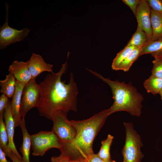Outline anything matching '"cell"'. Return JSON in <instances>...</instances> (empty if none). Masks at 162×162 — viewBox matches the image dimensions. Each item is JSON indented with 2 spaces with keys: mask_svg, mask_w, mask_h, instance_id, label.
Segmentation results:
<instances>
[{
  "mask_svg": "<svg viewBox=\"0 0 162 162\" xmlns=\"http://www.w3.org/2000/svg\"><path fill=\"white\" fill-rule=\"evenodd\" d=\"M141 0H122V2L131 9L135 16L137 8Z\"/></svg>",
  "mask_w": 162,
  "mask_h": 162,
  "instance_id": "484cf974",
  "label": "cell"
},
{
  "mask_svg": "<svg viewBox=\"0 0 162 162\" xmlns=\"http://www.w3.org/2000/svg\"><path fill=\"white\" fill-rule=\"evenodd\" d=\"M10 159L12 162H21L20 160L18 158L16 155L12 151L10 152Z\"/></svg>",
  "mask_w": 162,
  "mask_h": 162,
  "instance_id": "4dcf8cb0",
  "label": "cell"
},
{
  "mask_svg": "<svg viewBox=\"0 0 162 162\" xmlns=\"http://www.w3.org/2000/svg\"><path fill=\"white\" fill-rule=\"evenodd\" d=\"M158 58H159L160 59H161L162 60V54L158 56Z\"/></svg>",
  "mask_w": 162,
  "mask_h": 162,
  "instance_id": "836d02e7",
  "label": "cell"
},
{
  "mask_svg": "<svg viewBox=\"0 0 162 162\" xmlns=\"http://www.w3.org/2000/svg\"><path fill=\"white\" fill-rule=\"evenodd\" d=\"M41 97L40 90L36 78H32L23 89L20 106V114L25 119L27 113L32 108L38 107Z\"/></svg>",
  "mask_w": 162,
  "mask_h": 162,
  "instance_id": "52a82bcc",
  "label": "cell"
},
{
  "mask_svg": "<svg viewBox=\"0 0 162 162\" xmlns=\"http://www.w3.org/2000/svg\"><path fill=\"white\" fill-rule=\"evenodd\" d=\"M33 155L43 156L49 149L56 148L59 149L60 142L57 136L52 131H41L31 135Z\"/></svg>",
  "mask_w": 162,
  "mask_h": 162,
  "instance_id": "8992f818",
  "label": "cell"
},
{
  "mask_svg": "<svg viewBox=\"0 0 162 162\" xmlns=\"http://www.w3.org/2000/svg\"><path fill=\"white\" fill-rule=\"evenodd\" d=\"M9 101L8 98L5 94H2L0 97V115L4 114L5 108Z\"/></svg>",
  "mask_w": 162,
  "mask_h": 162,
  "instance_id": "4316f807",
  "label": "cell"
},
{
  "mask_svg": "<svg viewBox=\"0 0 162 162\" xmlns=\"http://www.w3.org/2000/svg\"><path fill=\"white\" fill-rule=\"evenodd\" d=\"M29 72L32 78H36L41 73L45 71L53 72V65L46 63L39 54L32 53L30 59L27 61Z\"/></svg>",
  "mask_w": 162,
  "mask_h": 162,
  "instance_id": "8fae6325",
  "label": "cell"
},
{
  "mask_svg": "<svg viewBox=\"0 0 162 162\" xmlns=\"http://www.w3.org/2000/svg\"><path fill=\"white\" fill-rule=\"evenodd\" d=\"M4 118V115H0V148L10 158L11 152L8 148V137Z\"/></svg>",
  "mask_w": 162,
  "mask_h": 162,
  "instance_id": "d6986e66",
  "label": "cell"
},
{
  "mask_svg": "<svg viewBox=\"0 0 162 162\" xmlns=\"http://www.w3.org/2000/svg\"><path fill=\"white\" fill-rule=\"evenodd\" d=\"M141 47L135 48L132 52L117 66L115 70H129L133 63L140 56Z\"/></svg>",
  "mask_w": 162,
  "mask_h": 162,
  "instance_id": "44dd1931",
  "label": "cell"
},
{
  "mask_svg": "<svg viewBox=\"0 0 162 162\" xmlns=\"http://www.w3.org/2000/svg\"><path fill=\"white\" fill-rule=\"evenodd\" d=\"M153 67L151 71L152 75L162 79V60L155 58L153 61Z\"/></svg>",
  "mask_w": 162,
  "mask_h": 162,
  "instance_id": "cb8c5ba5",
  "label": "cell"
},
{
  "mask_svg": "<svg viewBox=\"0 0 162 162\" xmlns=\"http://www.w3.org/2000/svg\"><path fill=\"white\" fill-rule=\"evenodd\" d=\"M4 118L6 129L8 137V148L10 152L12 151L21 161L22 157L18 152L14 141L15 123L12 113L11 102H8L4 114Z\"/></svg>",
  "mask_w": 162,
  "mask_h": 162,
  "instance_id": "30bf717a",
  "label": "cell"
},
{
  "mask_svg": "<svg viewBox=\"0 0 162 162\" xmlns=\"http://www.w3.org/2000/svg\"><path fill=\"white\" fill-rule=\"evenodd\" d=\"M7 10L6 20L4 23L0 27V49L2 50L7 46L22 40L28 35L30 30L27 28L21 30L9 26L8 20L9 6L5 3Z\"/></svg>",
  "mask_w": 162,
  "mask_h": 162,
  "instance_id": "ba28073f",
  "label": "cell"
},
{
  "mask_svg": "<svg viewBox=\"0 0 162 162\" xmlns=\"http://www.w3.org/2000/svg\"><path fill=\"white\" fill-rule=\"evenodd\" d=\"M9 73L12 74L16 80L26 85L32 79L27 62L13 61L9 66Z\"/></svg>",
  "mask_w": 162,
  "mask_h": 162,
  "instance_id": "4fadbf2b",
  "label": "cell"
},
{
  "mask_svg": "<svg viewBox=\"0 0 162 162\" xmlns=\"http://www.w3.org/2000/svg\"><path fill=\"white\" fill-rule=\"evenodd\" d=\"M108 109L103 110L89 118L81 121L69 120L76 134L71 141L60 142L61 155L70 161L86 160L94 153V140L109 116Z\"/></svg>",
  "mask_w": 162,
  "mask_h": 162,
  "instance_id": "7a4b0ae2",
  "label": "cell"
},
{
  "mask_svg": "<svg viewBox=\"0 0 162 162\" xmlns=\"http://www.w3.org/2000/svg\"><path fill=\"white\" fill-rule=\"evenodd\" d=\"M136 48L133 46H125L124 48L118 53L113 60L112 68L115 70L119 64L128 56Z\"/></svg>",
  "mask_w": 162,
  "mask_h": 162,
  "instance_id": "603a6c76",
  "label": "cell"
},
{
  "mask_svg": "<svg viewBox=\"0 0 162 162\" xmlns=\"http://www.w3.org/2000/svg\"><path fill=\"white\" fill-rule=\"evenodd\" d=\"M143 86L148 93L155 95L159 93L162 88V79L151 75L144 81Z\"/></svg>",
  "mask_w": 162,
  "mask_h": 162,
  "instance_id": "ffe728a7",
  "label": "cell"
},
{
  "mask_svg": "<svg viewBox=\"0 0 162 162\" xmlns=\"http://www.w3.org/2000/svg\"><path fill=\"white\" fill-rule=\"evenodd\" d=\"M26 85L24 83L16 80L15 91L11 101L15 128L20 126L22 119L20 114V106L22 92Z\"/></svg>",
  "mask_w": 162,
  "mask_h": 162,
  "instance_id": "7c38bea8",
  "label": "cell"
},
{
  "mask_svg": "<svg viewBox=\"0 0 162 162\" xmlns=\"http://www.w3.org/2000/svg\"><path fill=\"white\" fill-rule=\"evenodd\" d=\"M70 162H87L85 160H80L75 161H70Z\"/></svg>",
  "mask_w": 162,
  "mask_h": 162,
  "instance_id": "1f68e13d",
  "label": "cell"
},
{
  "mask_svg": "<svg viewBox=\"0 0 162 162\" xmlns=\"http://www.w3.org/2000/svg\"><path fill=\"white\" fill-rule=\"evenodd\" d=\"M114 162H116V161H114Z\"/></svg>",
  "mask_w": 162,
  "mask_h": 162,
  "instance_id": "e575fe53",
  "label": "cell"
},
{
  "mask_svg": "<svg viewBox=\"0 0 162 162\" xmlns=\"http://www.w3.org/2000/svg\"><path fill=\"white\" fill-rule=\"evenodd\" d=\"M4 152L0 148V162H9L7 159Z\"/></svg>",
  "mask_w": 162,
  "mask_h": 162,
  "instance_id": "f546056e",
  "label": "cell"
},
{
  "mask_svg": "<svg viewBox=\"0 0 162 162\" xmlns=\"http://www.w3.org/2000/svg\"><path fill=\"white\" fill-rule=\"evenodd\" d=\"M88 70L111 88L114 102L108 109L110 115L117 112L124 111L132 116L138 117L141 116L143 97L131 82L127 84L118 80L112 81L109 78H104L100 74Z\"/></svg>",
  "mask_w": 162,
  "mask_h": 162,
  "instance_id": "3957f363",
  "label": "cell"
},
{
  "mask_svg": "<svg viewBox=\"0 0 162 162\" xmlns=\"http://www.w3.org/2000/svg\"><path fill=\"white\" fill-rule=\"evenodd\" d=\"M51 161V162H70L68 158L61 155L58 156L52 157Z\"/></svg>",
  "mask_w": 162,
  "mask_h": 162,
  "instance_id": "f1b7e54d",
  "label": "cell"
},
{
  "mask_svg": "<svg viewBox=\"0 0 162 162\" xmlns=\"http://www.w3.org/2000/svg\"><path fill=\"white\" fill-rule=\"evenodd\" d=\"M86 161L87 162H114L115 161L111 159L106 160L99 157L97 154L93 153L88 156Z\"/></svg>",
  "mask_w": 162,
  "mask_h": 162,
  "instance_id": "83f0119b",
  "label": "cell"
},
{
  "mask_svg": "<svg viewBox=\"0 0 162 162\" xmlns=\"http://www.w3.org/2000/svg\"><path fill=\"white\" fill-rule=\"evenodd\" d=\"M16 80L11 73L6 76L3 80H0V92L6 95L8 98H12L16 89Z\"/></svg>",
  "mask_w": 162,
  "mask_h": 162,
  "instance_id": "e0dca14e",
  "label": "cell"
},
{
  "mask_svg": "<svg viewBox=\"0 0 162 162\" xmlns=\"http://www.w3.org/2000/svg\"><path fill=\"white\" fill-rule=\"evenodd\" d=\"M151 13V9L147 0H141L138 6L135 16L138 24L140 25L146 34L148 41L152 36Z\"/></svg>",
  "mask_w": 162,
  "mask_h": 162,
  "instance_id": "9c48e42d",
  "label": "cell"
},
{
  "mask_svg": "<svg viewBox=\"0 0 162 162\" xmlns=\"http://www.w3.org/2000/svg\"><path fill=\"white\" fill-rule=\"evenodd\" d=\"M151 22L152 36L150 40L162 38V14L151 9Z\"/></svg>",
  "mask_w": 162,
  "mask_h": 162,
  "instance_id": "2e32d148",
  "label": "cell"
},
{
  "mask_svg": "<svg viewBox=\"0 0 162 162\" xmlns=\"http://www.w3.org/2000/svg\"><path fill=\"white\" fill-rule=\"evenodd\" d=\"M150 54L156 58L162 54V38L153 40H149L141 47L140 56Z\"/></svg>",
  "mask_w": 162,
  "mask_h": 162,
  "instance_id": "9a60e30c",
  "label": "cell"
},
{
  "mask_svg": "<svg viewBox=\"0 0 162 162\" xmlns=\"http://www.w3.org/2000/svg\"><path fill=\"white\" fill-rule=\"evenodd\" d=\"M147 41L148 38L146 33L140 25L138 24L135 32L126 46H133L135 48L142 47Z\"/></svg>",
  "mask_w": 162,
  "mask_h": 162,
  "instance_id": "ac0fdd59",
  "label": "cell"
},
{
  "mask_svg": "<svg viewBox=\"0 0 162 162\" xmlns=\"http://www.w3.org/2000/svg\"><path fill=\"white\" fill-rule=\"evenodd\" d=\"M19 127L21 130L22 136V142L20 148L22 155L21 162H30L29 155L32 145L31 135L27 130L25 119L22 118Z\"/></svg>",
  "mask_w": 162,
  "mask_h": 162,
  "instance_id": "5bb4252c",
  "label": "cell"
},
{
  "mask_svg": "<svg viewBox=\"0 0 162 162\" xmlns=\"http://www.w3.org/2000/svg\"><path fill=\"white\" fill-rule=\"evenodd\" d=\"M67 67V59L57 73L48 74L39 84L41 97L37 109L40 116L52 120L53 112L57 110L77 111L78 92L73 74H70L68 83L61 80Z\"/></svg>",
  "mask_w": 162,
  "mask_h": 162,
  "instance_id": "6da1fadb",
  "label": "cell"
},
{
  "mask_svg": "<svg viewBox=\"0 0 162 162\" xmlns=\"http://www.w3.org/2000/svg\"><path fill=\"white\" fill-rule=\"evenodd\" d=\"M151 9L162 14V0H147Z\"/></svg>",
  "mask_w": 162,
  "mask_h": 162,
  "instance_id": "d4e9b609",
  "label": "cell"
},
{
  "mask_svg": "<svg viewBox=\"0 0 162 162\" xmlns=\"http://www.w3.org/2000/svg\"><path fill=\"white\" fill-rule=\"evenodd\" d=\"M68 112L65 110H57L53 112L51 120L53 122L52 130L60 141L63 142L71 141L74 138L76 134L75 129L70 124L67 118Z\"/></svg>",
  "mask_w": 162,
  "mask_h": 162,
  "instance_id": "5b68a950",
  "label": "cell"
},
{
  "mask_svg": "<svg viewBox=\"0 0 162 162\" xmlns=\"http://www.w3.org/2000/svg\"><path fill=\"white\" fill-rule=\"evenodd\" d=\"M113 138V136L111 135L108 134L106 139L102 141L100 149L97 154L98 156L101 159L106 160L111 159L110 149Z\"/></svg>",
  "mask_w": 162,
  "mask_h": 162,
  "instance_id": "7402d4cb",
  "label": "cell"
},
{
  "mask_svg": "<svg viewBox=\"0 0 162 162\" xmlns=\"http://www.w3.org/2000/svg\"><path fill=\"white\" fill-rule=\"evenodd\" d=\"M125 140L122 150L124 162H141L144 155L141 151L142 146L140 135L134 129L130 122H124Z\"/></svg>",
  "mask_w": 162,
  "mask_h": 162,
  "instance_id": "277c9868",
  "label": "cell"
},
{
  "mask_svg": "<svg viewBox=\"0 0 162 162\" xmlns=\"http://www.w3.org/2000/svg\"><path fill=\"white\" fill-rule=\"evenodd\" d=\"M159 94L160 95L161 99L162 100V88L160 90Z\"/></svg>",
  "mask_w": 162,
  "mask_h": 162,
  "instance_id": "d6a6232c",
  "label": "cell"
},
{
  "mask_svg": "<svg viewBox=\"0 0 162 162\" xmlns=\"http://www.w3.org/2000/svg\"><path fill=\"white\" fill-rule=\"evenodd\" d=\"M123 162H124L123 161Z\"/></svg>",
  "mask_w": 162,
  "mask_h": 162,
  "instance_id": "d590c367",
  "label": "cell"
}]
</instances>
